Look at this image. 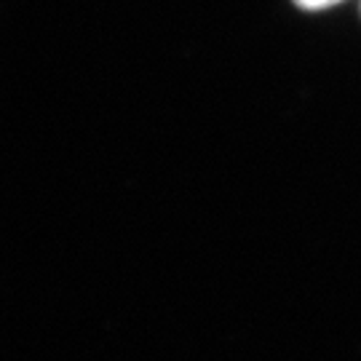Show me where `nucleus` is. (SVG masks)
Listing matches in <instances>:
<instances>
[{
    "mask_svg": "<svg viewBox=\"0 0 361 361\" xmlns=\"http://www.w3.org/2000/svg\"><path fill=\"white\" fill-rule=\"evenodd\" d=\"M295 3L302 6V8H308V11H319V8H326V6H337L343 0H295Z\"/></svg>",
    "mask_w": 361,
    "mask_h": 361,
    "instance_id": "nucleus-1",
    "label": "nucleus"
}]
</instances>
